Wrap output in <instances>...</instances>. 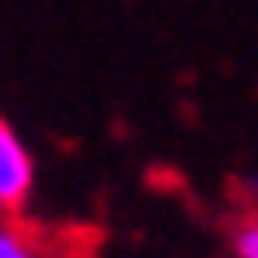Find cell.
<instances>
[{"mask_svg":"<svg viewBox=\"0 0 258 258\" xmlns=\"http://www.w3.org/2000/svg\"><path fill=\"white\" fill-rule=\"evenodd\" d=\"M31 192H35V153L14 132V122L0 118V219L22 215Z\"/></svg>","mask_w":258,"mask_h":258,"instance_id":"cell-1","label":"cell"},{"mask_svg":"<svg viewBox=\"0 0 258 258\" xmlns=\"http://www.w3.org/2000/svg\"><path fill=\"white\" fill-rule=\"evenodd\" d=\"M0 258H44V249L35 245V236L22 223L0 219Z\"/></svg>","mask_w":258,"mask_h":258,"instance_id":"cell-2","label":"cell"},{"mask_svg":"<svg viewBox=\"0 0 258 258\" xmlns=\"http://www.w3.org/2000/svg\"><path fill=\"white\" fill-rule=\"evenodd\" d=\"M232 258H258V223L254 219H241L232 228Z\"/></svg>","mask_w":258,"mask_h":258,"instance_id":"cell-3","label":"cell"}]
</instances>
